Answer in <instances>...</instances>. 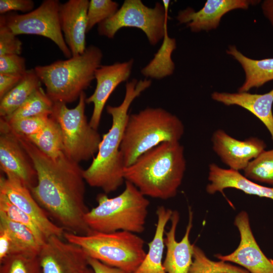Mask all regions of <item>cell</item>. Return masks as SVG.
Wrapping results in <instances>:
<instances>
[{
  "mask_svg": "<svg viewBox=\"0 0 273 273\" xmlns=\"http://www.w3.org/2000/svg\"><path fill=\"white\" fill-rule=\"evenodd\" d=\"M12 133L30 158L37 173L30 192L39 205L64 231L81 235L93 232L84 216L89 210L85 202V179L79 163L64 152L53 159L25 136Z\"/></svg>",
  "mask_w": 273,
  "mask_h": 273,
  "instance_id": "cell-1",
  "label": "cell"
},
{
  "mask_svg": "<svg viewBox=\"0 0 273 273\" xmlns=\"http://www.w3.org/2000/svg\"><path fill=\"white\" fill-rule=\"evenodd\" d=\"M152 84L147 78L138 81L133 79L125 84V94L117 106L108 105L107 112L112 117L110 129L102 138L98 152L89 166L83 170V177L90 186L101 189L105 194L117 190L125 180V168L120 152L128 109L137 97Z\"/></svg>",
  "mask_w": 273,
  "mask_h": 273,
  "instance_id": "cell-2",
  "label": "cell"
},
{
  "mask_svg": "<svg viewBox=\"0 0 273 273\" xmlns=\"http://www.w3.org/2000/svg\"><path fill=\"white\" fill-rule=\"evenodd\" d=\"M186 169L179 142H164L146 152L123 171L125 180L146 197L167 200L175 197Z\"/></svg>",
  "mask_w": 273,
  "mask_h": 273,
  "instance_id": "cell-3",
  "label": "cell"
},
{
  "mask_svg": "<svg viewBox=\"0 0 273 273\" xmlns=\"http://www.w3.org/2000/svg\"><path fill=\"white\" fill-rule=\"evenodd\" d=\"M184 130L181 120L162 108L147 107L129 115L120 145L125 167L162 143L179 142Z\"/></svg>",
  "mask_w": 273,
  "mask_h": 273,
  "instance_id": "cell-4",
  "label": "cell"
},
{
  "mask_svg": "<svg viewBox=\"0 0 273 273\" xmlns=\"http://www.w3.org/2000/svg\"><path fill=\"white\" fill-rule=\"evenodd\" d=\"M103 57L99 47L90 45L81 55L49 65H38L34 70L50 99L54 103L67 104L79 99L90 86Z\"/></svg>",
  "mask_w": 273,
  "mask_h": 273,
  "instance_id": "cell-5",
  "label": "cell"
},
{
  "mask_svg": "<svg viewBox=\"0 0 273 273\" xmlns=\"http://www.w3.org/2000/svg\"><path fill=\"white\" fill-rule=\"evenodd\" d=\"M97 201V206L84 217L93 232L139 234L144 231L150 202L129 181L125 180V189L119 195L109 198L106 194H100Z\"/></svg>",
  "mask_w": 273,
  "mask_h": 273,
  "instance_id": "cell-6",
  "label": "cell"
},
{
  "mask_svg": "<svg viewBox=\"0 0 273 273\" xmlns=\"http://www.w3.org/2000/svg\"><path fill=\"white\" fill-rule=\"evenodd\" d=\"M63 237L80 247L88 257L128 273L136 269L146 254L144 240L129 232H93L85 235L65 232Z\"/></svg>",
  "mask_w": 273,
  "mask_h": 273,
  "instance_id": "cell-7",
  "label": "cell"
},
{
  "mask_svg": "<svg viewBox=\"0 0 273 273\" xmlns=\"http://www.w3.org/2000/svg\"><path fill=\"white\" fill-rule=\"evenodd\" d=\"M86 96L82 92L77 105L70 109L66 104L54 103L51 115L59 123L62 135L63 152L79 163L96 155L102 138L93 128L85 115Z\"/></svg>",
  "mask_w": 273,
  "mask_h": 273,
  "instance_id": "cell-8",
  "label": "cell"
},
{
  "mask_svg": "<svg viewBox=\"0 0 273 273\" xmlns=\"http://www.w3.org/2000/svg\"><path fill=\"white\" fill-rule=\"evenodd\" d=\"M162 2L150 8L141 0H125L113 16L98 25L99 34L112 39L122 28H137L145 33L151 45H156L163 38L168 19L170 1Z\"/></svg>",
  "mask_w": 273,
  "mask_h": 273,
  "instance_id": "cell-9",
  "label": "cell"
},
{
  "mask_svg": "<svg viewBox=\"0 0 273 273\" xmlns=\"http://www.w3.org/2000/svg\"><path fill=\"white\" fill-rule=\"evenodd\" d=\"M58 0H44L32 11L23 14L10 12L1 15L0 20L16 35H37L53 41L67 59L72 57L62 31Z\"/></svg>",
  "mask_w": 273,
  "mask_h": 273,
  "instance_id": "cell-10",
  "label": "cell"
},
{
  "mask_svg": "<svg viewBox=\"0 0 273 273\" xmlns=\"http://www.w3.org/2000/svg\"><path fill=\"white\" fill-rule=\"evenodd\" d=\"M234 224L240 235L238 247L229 254H217L215 256L220 260L237 264L250 273H273V259L267 257L258 245L247 213L245 211L239 213Z\"/></svg>",
  "mask_w": 273,
  "mask_h": 273,
  "instance_id": "cell-11",
  "label": "cell"
},
{
  "mask_svg": "<svg viewBox=\"0 0 273 273\" xmlns=\"http://www.w3.org/2000/svg\"><path fill=\"white\" fill-rule=\"evenodd\" d=\"M62 238L50 237L41 245L37 255L41 273H76L88 265L84 250Z\"/></svg>",
  "mask_w": 273,
  "mask_h": 273,
  "instance_id": "cell-12",
  "label": "cell"
},
{
  "mask_svg": "<svg viewBox=\"0 0 273 273\" xmlns=\"http://www.w3.org/2000/svg\"><path fill=\"white\" fill-rule=\"evenodd\" d=\"M211 141L212 149L221 161L238 171L244 170L266 147L265 142L257 137L240 140L221 129L213 132Z\"/></svg>",
  "mask_w": 273,
  "mask_h": 273,
  "instance_id": "cell-13",
  "label": "cell"
},
{
  "mask_svg": "<svg viewBox=\"0 0 273 273\" xmlns=\"http://www.w3.org/2000/svg\"><path fill=\"white\" fill-rule=\"evenodd\" d=\"M0 193L19 209L28 215L36 224L47 239L51 236L62 238L64 230L52 221L46 211L33 197L30 190L19 180L1 176Z\"/></svg>",
  "mask_w": 273,
  "mask_h": 273,
  "instance_id": "cell-14",
  "label": "cell"
},
{
  "mask_svg": "<svg viewBox=\"0 0 273 273\" xmlns=\"http://www.w3.org/2000/svg\"><path fill=\"white\" fill-rule=\"evenodd\" d=\"M133 64V59L116 62L111 65H101L95 73L96 87L93 94L86 99V103H93L94 109L89 121L95 129L98 128L102 113L110 96L122 82L129 77Z\"/></svg>",
  "mask_w": 273,
  "mask_h": 273,
  "instance_id": "cell-15",
  "label": "cell"
},
{
  "mask_svg": "<svg viewBox=\"0 0 273 273\" xmlns=\"http://www.w3.org/2000/svg\"><path fill=\"white\" fill-rule=\"evenodd\" d=\"M260 1L254 0H208L198 11L188 7L178 12L176 17L179 24H186L191 31L199 32L216 29L222 17L236 9L247 10Z\"/></svg>",
  "mask_w": 273,
  "mask_h": 273,
  "instance_id": "cell-16",
  "label": "cell"
},
{
  "mask_svg": "<svg viewBox=\"0 0 273 273\" xmlns=\"http://www.w3.org/2000/svg\"><path fill=\"white\" fill-rule=\"evenodd\" d=\"M0 167L7 177H14L30 190L37 183L33 164L17 138L11 132L1 129Z\"/></svg>",
  "mask_w": 273,
  "mask_h": 273,
  "instance_id": "cell-17",
  "label": "cell"
},
{
  "mask_svg": "<svg viewBox=\"0 0 273 273\" xmlns=\"http://www.w3.org/2000/svg\"><path fill=\"white\" fill-rule=\"evenodd\" d=\"M89 2L88 0H69L60 5L61 27L72 56L83 54L86 49L85 35L87 33Z\"/></svg>",
  "mask_w": 273,
  "mask_h": 273,
  "instance_id": "cell-18",
  "label": "cell"
},
{
  "mask_svg": "<svg viewBox=\"0 0 273 273\" xmlns=\"http://www.w3.org/2000/svg\"><path fill=\"white\" fill-rule=\"evenodd\" d=\"M193 212L189 210V221L186 232L181 241L176 240L175 234L179 220V214L173 211L170 218L171 225L165 233L164 243L166 253L163 264L167 273H188L193 262L194 244L190 241V234L193 226Z\"/></svg>",
  "mask_w": 273,
  "mask_h": 273,
  "instance_id": "cell-19",
  "label": "cell"
},
{
  "mask_svg": "<svg viewBox=\"0 0 273 273\" xmlns=\"http://www.w3.org/2000/svg\"><path fill=\"white\" fill-rule=\"evenodd\" d=\"M208 180L210 183L206 186V190L209 194L218 192L223 194L224 189L234 188L247 194L273 200V187L259 185L239 171L221 168L215 163L209 165Z\"/></svg>",
  "mask_w": 273,
  "mask_h": 273,
  "instance_id": "cell-20",
  "label": "cell"
},
{
  "mask_svg": "<svg viewBox=\"0 0 273 273\" xmlns=\"http://www.w3.org/2000/svg\"><path fill=\"white\" fill-rule=\"evenodd\" d=\"M211 97L223 105L238 106L252 113L265 126L273 142V89L263 94L214 92Z\"/></svg>",
  "mask_w": 273,
  "mask_h": 273,
  "instance_id": "cell-21",
  "label": "cell"
},
{
  "mask_svg": "<svg viewBox=\"0 0 273 273\" xmlns=\"http://www.w3.org/2000/svg\"><path fill=\"white\" fill-rule=\"evenodd\" d=\"M226 53L240 63L245 73V80L238 92H248L273 80V58L253 59L245 56L234 45L229 46Z\"/></svg>",
  "mask_w": 273,
  "mask_h": 273,
  "instance_id": "cell-22",
  "label": "cell"
},
{
  "mask_svg": "<svg viewBox=\"0 0 273 273\" xmlns=\"http://www.w3.org/2000/svg\"><path fill=\"white\" fill-rule=\"evenodd\" d=\"M173 211L163 206L156 210L157 221L154 236L148 244L149 250L144 260L133 273H167L163 266L162 258L165 248V228L170 220Z\"/></svg>",
  "mask_w": 273,
  "mask_h": 273,
  "instance_id": "cell-23",
  "label": "cell"
},
{
  "mask_svg": "<svg viewBox=\"0 0 273 273\" xmlns=\"http://www.w3.org/2000/svg\"><path fill=\"white\" fill-rule=\"evenodd\" d=\"M34 69L27 70L20 81L0 99V116L6 118L19 108L41 86Z\"/></svg>",
  "mask_w": 273,
  "mask_h": 273,
  "instance_id": "cell-24",
  "label": "cell"
},
{
  "mask_svg": "<svg viewBox=\"0 0 273 273\" xmlns=\"http://www.w3.org/2000/svg\"><path fill=\"white\" fill-rule=\"evenodd\" d=\"M162 39V43L154 58L141 70V74L146 78L161 79L174 72L175 65L171 55L176 48V42L175 38L168 34L167 23L165 24Z\"/></svg>",
  "mask_w": 273,
  "mask_h": 273,
  "instance_id": "cell-25",
  "label": "cell"
},
{
  "mask_svg": "<svg viewBox=\"0 0 273 273\" xmlns=\"http://www.w3.org/2000/svg\"><path fill=\"white\" fill-rule=\"evenodd\" d=\"M26 138L53 159L58 158L63 152L61 130L59 123L51 115L46 125L40 132Z\"/></svg>",
  "mask_w": 273,
  "mask_h": 273,
  "instance_id": "cell-26",
  "label": "cell"
},
{
  "mask_svg": "<svg viewBox=\"0 0 273 273\" xmlns=\"http://www.w3.org/2000/svg\"><path fill=\"white\" fill-rule=\"evenodd\" d=\"M54 105V102L40 86L11 115L6 118H1L9 121L30 117L51 116L53 113Z\"/></svg>",
  "mask_w": 273,
  "mask_h": 273,
  "instance_id": "cell-27",
  "label": "cell"
},
{
  "mask_svg": "<svg viewBox=\"0 0 273 273\" xmlns=\"http://www.w3.org/2000/svg\"><path fill=\"white\" fill-rule=\"evenodd\" d=\"M0 226L5 228L10 234L17 254L38 255L41 245L29 229L2 217H0Z\"/></svg>",
  "mask_w": 273,
  "mask_h": 273,
  "instance_id": "cell-28",
  "label": "cell"
},
{
  "mask_svg": "<svg viewBox=\"0 0 273 273\" xmlns=\"http://www.w3.org/2000/svg\"><path fill=\"white\" fill-rule=\"evenodd\" d=\"M193 262L188 273H250L241 267L222 260L209 259L203 251L194 245Z\"/></svg>",
  "mask_w": 273,
  "mask_h": 273,
  "instance_id": "cell-29",
  "label": "cell"
},
{
  "mask_svg": "<svg viewBox=\"0 0 273 273\" xmlns=\"http://www.w3.org/2000/svg\"><path fill=\"white\" fill-rule=\"evenodd\" d=\"M244 172L247 178L273 187V148L261 153L249 163Z\"/></svg>",
  "mask_w": 273,
  "mask_h": 273,
  "instance_id": "cell-30",
  "label": "cell"
},
{
  "mask_svg": "<svg viewBox=\"0 0 273 273\" xmlns=\"http://www.w3.org/2000/svg\"><path fill=\"white\" fill-rule=\"evenodd\" d=\"M0 217L27 227L34 234L41 245L47 239L34 221L2 193H0Z\"/></svg>",
  "mask_w": 273,
  "mask_h": 273,
  "instance_id": "cell-31",
  "label": "cell"
},
{
  "mask_svg": "<svg viewBox=\"0 0 273 273\" xmlns=\"http://www.w3.org/2000/svg\"><path fill=\"white\" fill-rule=\"evenodd\" d=\"M0 273H41L37 255L18 253L0 263Z\"/></svg>",
  "mask_w": 273,
  "mask_h": 273,
  "instance_id": "cell-32",
  "label": "cell"
},
{
  "mask_svg": "<svg viewBox=\"0 0 273 273\" xmlns=\"http://www.w3.org/2000/svg\"><path fill=\"white\" fill-rule=\"evenodd\" d=\"M50 116L30 117L7 121L1 118V129L28 137L40 132L46 125Z\"/></svg>",
  "mask_w": 273,
  "mask_h": 273,
  "instance_id": "cell-33",
  "label": "cell"
},
{
  "mask_svg": "<svg viewBox=\"0 0 273 273\" xmlns=\"http://www.w3.org/2000/svg\"><path fill=\"white\" fill-rule=\"evenodd\" d=\"M118 7L117 2L111 0H90L87 13V32L113 16L119 9Z\"/></svg>",
  "mask_w": 273,
  "mask_h": 273,
  "instance_id": "cell-34",
  "label": "cell"
},
{
  "mask_svg": "<svg viewBox=\"0 0 273 273\" xmlns=\"http://www.w3.org/2000/svg\"><path fill=\"white\" fill-rule=\"evenodd\" d=\"M22 51V42L12 31L0 20V56L19 55Z\"/></svg>",
  "mask_w": 273,
  "mask_h": 273,
  "instance_id": "cell-35",
  "label": "cell"
},
{
  "mask_svg": "<svg viewBox=\"0 0 273 273\" xmlns=\"http://www.w3.org/2000/svg\"><path fill=\"white\" fill-rule=\"evenodd\" d=\"M26 71L24 58L15 54L0 56V73L23 76Z\"/></svg>",
  "mask_w": 273,
  "mask_h": 273,
  "instance_id": "cell-36",
  "label": "cell"
},
{
  "mask_svg": "<svg viewBox=\"0 0 273 273\" xmlns=\"http://www.w3.org/2000/svg\"><path fill=\"white\" fill-rule=\"evenodd\" d=\"M34 7L32 0H0V14H5L12 11L29 13Z\"/></svg>",
  "mask_w": 273,
  "mask_h": 273,
  "instance_id": "cell-37",
  "label": "cell"
},
{
  "mask_svg": "<svg viewBox=\"0 0 273 273\" xmlns=\"http://www.w3.org/2000/svg\"><path fill=\"white\" fill-rule=\"evenodd\" d=\"M16 254V248L10 234L5 228L0 226V263Z\"/></svg>",
  "mask_w": 273,
  "mask_h": 273,
  "instance_id": "cell-38",
  "label": "cell"
},
{
  "mask_svg": "<svg viewBox=\"0 0 273 273\" xmlns=\"http://www.w3.org/2000/svg\"><path fill=\"white\" fill-rule=\"evenodd\" d=\"M22 77V76L0 73V99L20 81Z\"/></svg>",
  "mask_w": 273,
  "mask_h": 273,
  "instance_id": "cell-39",
  "label": "cell"
},
{
  "mask_svg": "<svg viewBox=\"0 0 273 273\" xmlns=\"http://www.w3.org/2000/svg\"><path fill=\"white\" fill-rule=\"evenodd\" d=\"M87 261L88 265L94 273H128L120 268L110 266L95 258L88 257Z\"/></svg>",
  "mask_w": 273,
  "mask_h": 273,
  "instance_id": "cell-40",
  "label": "cell"
},
{
  "mask_svg": "<svg viewBox=\"0 0 273 273\" xmlns=\"http://www.w3.org/2000/svg\"><path fill=\"white\" fill-rule=\"evenodd\" d=\"M261 9L263 15L273 26V0L263 1Z\"/></svg>",
  "mask_w": 273,
  "mask_h": 273,
  "instance_id": "cell-41",
  "label": "cell"
},
{
  "mask_svg": "<svg viewBox=\"0 0 273 273\" xmlns=\"http://www.w3.org/2000/svg\"><path fill=\"white\" fill-rule=\"evenodd\" d=\"M76 273H94V272L92 268L89 265H88L78 271Z\"/></svg>",
  "mask_w": 273,
  "mask_h": 273,
  "instance_id": "cell-42",
  "label": "cell"
}]
</instances>
